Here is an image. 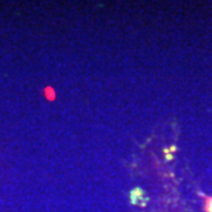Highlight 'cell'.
Returning <instances> with one entry per match:
<instances>
[{"instance_id": "6da1fadb", "label": "cell", "mask_w": 212, "mask_h": 212, "mask_svg": "<svg viewBox=\"0 0 212 212\" xmlns=\"http://www.w3.org/2000/svg\"><path fill=\"white\" fill-rule=\"evenodd\" d=\"M209 209L212 211V202H209Z\"/></svg>"}]
</instances>
